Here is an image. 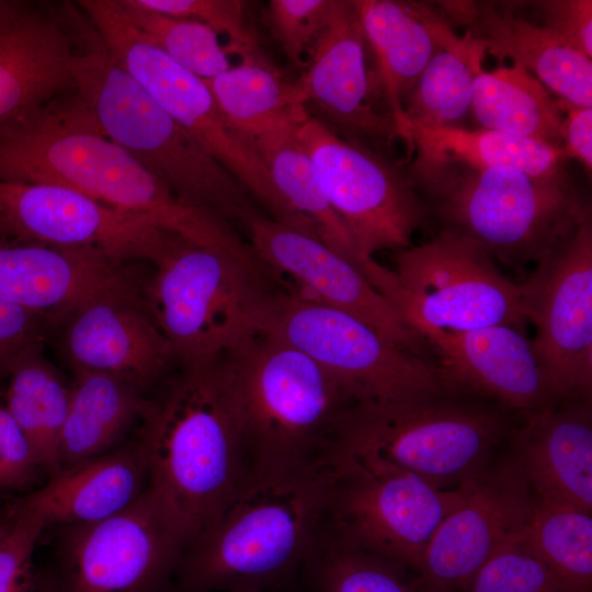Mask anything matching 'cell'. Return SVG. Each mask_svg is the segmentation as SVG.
<instances>
[{
  "mask_svg": "<svg viewBox=\"0 0 592 592\" xmlns=\"http://www.w3.org/2000/svg\"><path fill=\"white\" fill-rule=\"evenodd\" d=\"M147 490L187 546L223 512L251 469L225 354L182 365L140 418Z\"/></svg>",
  "mask_w": 592,
  "mask_h": 592,
  "instance_id": "obj_2",
  "label": "cell"
},
{
  "mask_svg": "<svg viewBox=\"0 0 592 592\" xmlns=\"http://www.w3.org/2000/svg\"><path fill=\"white\" fill-rule=\"evenodd\" d=\"M307 113L277 123L250 140L265 164L278 197L281 216L277 221L320 240L367 278L377 262L361 254L346 226L330 205L311 159L297 138V126Z\"/></svg>",
  "mask_w": 592,
  "mask_h": 592,
  "instance_id": "obj_27",
  "label": "cell"
},
{
  "mask_svg": "<svg viewBox=\"0 0 592 592\" xmlns=\"http://www.w3.org/2000/svg\"><path fill=\"white\" fill-rule=\"evenodd\" d=\"M401 139L411 152L441 161L512 168L533 175L567 171L561 148L487 128L407 124Z\"/></svg>",
  "mask_w": 592,
  "mask_h": 592,
  "instance_id": "obj_31",
  "label": "cell"
},
{
  "mask_svg": "<svg viewBox=\"0 0 592 592\" xmlns=\"http://www.w3.org/2000/svg\"><path fill=\"white\" fill-rule=\"evenodd\" d=\"M297 138L315 167L320 185L366 260L380 250L412 246L428 207L408 169L350 140L309 114Z\"/></svg>",
  "mask_w": 592,
  "mask_h": 592,
  "instance_id": "obj_13",
  "label": "cell"
},
{
  "mask_svg": "<svg viewBox=\"0 0 592 592\" xmlns=\"http://www.w3.org/2000/svg\"><path fill=\"white\" fill-rule=\"evenodd\" d=\"M77 5L111 59L187 130L261 204L273 219L281 206L258 151L227 119L205 80L192 73L128 23L112 0Z\"/></svg>",
  "mask_w": 592,
  "mask_h": 592,
  "instance_id": "obj_12",
  "label": "cell"
},
{
  "mask_svg": "<svg viewBox=\"0 0 592 592\" xmlns=\"http://www.w3.org/2000/svg\"><path fill=\"white\" fill-rule=\"evenodd\" d=\"M147 400L116 377L75 372L67 417L59 441L61 470L110 452L130 424L140 419Z\"/></svg>",
  "mask_w": 592,
  "mask_h": 592,
  "instance_id": "obj_29",
  "label": "cell"
},
{
  "mask_svg": "<svg viewBox=\"0 0 592 592\" xmlns=\"http://www.w3.org/2000/svg\"><path fill=\"white\" fill-rule=\"evenodd\" d=\"M540 19V24L565 43L592 57V1H524Z\"/></svg>",
  "mask_w": 592,
  "mask_h": 592,
  "instance_id": "obj_42",
  "label": "cell"
},
{
  "mask_svg": "<svg viewBox=\"0 0 592 592\" xmlns=\"http://www.w3.org/2000/svg\"><path fill=\"white\" fill-rule=\"evenodd\" d=\"M0 237H7V238H9V237L4 234V231H3L2 227H1V225H0Z\"/></svg>",
  "mask_w": 592,
  "mask_h": 592,
  "instance_id": "obj_47",
  "label": "cell"
},
{
  "mask_svg": "<svg viewBox=\"0 0 592 592\" xmlns=\"http://www.w3.org/2000/svg\"><path fill=\"white\" fill-rule=\"evenodd\" d=\"M563 111L561 148L567 159H573L591 174L592 107L576 106L559 100Z\"/></svg>",
  "mask_w": 592,
  "mask_h": 592,
  "instance_id": "obj_44",
  "label": "cell"
},
{
  "mask_svg": "<svg viewBox=\"0 0 592 592\" xmlns=\"http://www.w3.org/2000/svg\"><path fill=\"white\" fill-rule=\"evenodd\" d=\"M0 224L12 240L91 248L118 264L155 263L170 232L67 187L8 181H0Z\"/></svg>",
  "mask_w": 592,
  "mask_h": 592,
  "instance_id": "obj_18",
  "label": "cell"
},
{
  "mask_svg": "<svg viewBox=\"0 0 592 592\" xmlns=\"http://www.w3.org/2000/svg\"><path fill=\"white\" fill-rule=\"evenodd\" d=\"M64 323L62 349L75 372L110 375L143 391L174 360L132 285L87 301Z\"/></svg>",
  "mask_w": 592,
  "mask_h": 592,
  "instance_id": "obj_20",
  "label": "cell"
},
{
  "mask_svg": "<svg viewBox=\"0 0 592 592\" xmlns=\"http://www.w3.org/2000/svg\"><path fill=\"white\" fill-rule=\"evenodd\" d=\"M145 305L181 365L212 361L255 331L270 275L253 254L170 232Z\"/></svg>",
  "mask_w": 592,
  "mask_h": 592,
  "instance_id": "obj_8",
  "label": "cell"
},
{
  "mask_svg": "<svg viewBox=\"0 0 592 592\" xmlns=\"http://www.w3.org/2000/svg\"><path fill=\"white\" fill-rule=\"evenodd\" d=\"M146 8L158 12L193 20L205 24L228 39V54L241 58L261 55L257 37L246 18L247 2L240 0H137Z\"/></svg>",
  "mask_w": 592,
  "mask_h": 592,
  "instance_id": "obj_40",
  "label": "cell"
},
{
  "mask_svg": "<svg viewBox=\"0 0 592 592\" xmlns=\"http://www.w3.org/2000/svg\"><path fill=\"white\" fill-rule=\"evenodd\" d=\"M433 4L448 24L485 52L521 66L558 100L592 107V62L539 22L517 11L516 1L445 0Z\"/></svg>",
  "mask_w": 592,
  "mask_h": 592,
  "instance_id": "obj_22",
  "label": "cell"
},
{
  "mask_svg": "<svg viewBox=\"0 0 592 592\" xmlns=\"http://www.w3.org/2000/svg\"><path fill=\"white\" fill-rule=\"evenodd\" d=\"M343 0H271L266 20L286 57L304 69Z\"/></svg>",
  "mask_w": 592,
  "mask_h": 592,
  "instance_id": "obj_39",
  "label": "cell"
},
{
  "mask_svg": "<svg viewBox=\"0 0 592 592\" xmlns=\"http://www.w3.org/2000/svg\"><path fill=\"white\" fill-rule=\"evenodd\" d=\"M123 18L175 62L206 80L231 67L219 35L203 23L146 8L137 0H112Z\"/></svg>",
  "mask_w": 592,
  "mask_h": 592,
  "instance_id": "obj_37",
  "label": "cell"
},
{
  "mask_svg": "<svg viewBox=\"0 0 592 592\" xmlns=\"http://www.w3.org/2000/svg\"><path fill=\"white\" fill-rule=\"evenodd\" d=\"M440 13V12H439ZM485 52L442 16L434 52L403 101V127L455 126L471 109L474 81Z\"/></svg>",
  "mask_w": 592,
  "mask_h": 592,
  "instance_id": "obj_32",
  "label": "cell"
},
{
  "mask_svg": "<svg viewBox=\"0 0 592 592\" xmlns=\"http://www.w3.org/2000/svg\"><path fill=\"white\" fill-rule=\"evenodd\" d=\"M470 110L481 128L561 148L560 102L521 66L512 64L491 71L480 66Z\"/></svg>",
  "mask_w": 592,
  "mask_h": 592,
  "instance_id": "obj_30",
  "label": "cell"
},
{
  "mask_svg": "<svg viewBox=\"0 0 592 592\" xmlns=\"http://www.w3.org/2000/svg\"><path fill=\"white\" fill-rule=\"evenodd\" d=\"M252 467L328 463L339 428L357 402L293 345L254 331L225 353Z\"/></svg>",
  "mask_w": 592,
  "mask_h": 592,
  "instance_id": "obj_5",
  "label": "cell"
},
{
  "mask_svg": "<svg viewBox=\"0 0 592 592\" xmlns=\"http://www.w3.org/2000/svg\"><path fill=\"white\" fill-rule=\"evenodd\" d=\"M510 448L538 501L592 514L591 399H557L526 414Z\"/></svg>",
  "mask_w": 592,
  "mask_h": 592,
  "instance_id": "obj_25",
  "label": "cell"
},
{
  "mask_svg": "<svg viewBox=\"0 0 592 592\" xmlns=\"http://www.w3.org/2000/svg\"><path fill=\"white\" fill-rule=\"evenodd\" d=\"M32 592H53L52 588H50V584L48 582V584H45V585H42L39 584V582L36 580V583L34 585V589Z\"/></svg>",
  "mask_w": 592,
  "mask_h": 592,
  "instance_id": "obj_46",
  "label": "cell"
},
{
  "mask_svg": "<svg viewBox=\"0 0 592 592\" xmlns=\"http://www.w3.org/2000/svg\"><path fill=\"white\" fill-rule=\"evenodd\" d=\"M147 483L146 463L135 443L60 470L11 508L35 515L45 527L94 523L129 506Z\"/></svg>",
  "mask_w": 592,
  "mask_h": 592,
  "instance_id": "obj_26",
  "label": "cell"
},
{
  "mask_svg": "<svg viewBox=\"0 0 592 592\" xmlns=\"http://www.w3.org/2000/svg\"><path fill=\"white\" fill-rule=\"evenodd\" d=\"M522 287L534 353L556 399L592 394V217L549 255Z\"/></svg>",
  "mask_w": 592,
  "mask_h": 592,
  "instance_id": "obj_15",
  "label": "cell"
},
{
  "mask_svg": "<svg viewBox=\"0 0 592 592\" xmlns=\"http://www.w3.org/2000/svg\"><path fill=\"white\" fill-rule=\"evenodd\" d=\"M323 530L341 543L419 573L442 520L464 487L443 490L378 458L334 451Z\"/></svg>",
  "mask_w": 592,
  "mask_h": 592,
  "instance_id": "obj_11",
  "label": "cell"
},
{
  "mask_svg": "<svg viewBox=\"0 0 592 592\" xmlns=\"http://www.w3.org/2000/svg\"><path fill=\"white\" fill-rule=\"evenodd\" d=\"M356 9L374 60L377 83L389 106L398 137L403 101L430 60L442 15L424 2L357 0Z\"/></svg>",
  "mask_w": 592,
  "mask_h": 592,
  "instance_id": "obj_28",
  "label": "cell"
},
{
  "mask_svg": "<svg viewBox=\"0 0 592 592\" xmlns=\"http://www.w3.org/2000/svg\"><path fill=\"white\" fill-rule=\"evenodd\" d=\"M75 90L102 132L182 202L226 221L258 213L242 184L111 59L94 29L77 58Z\"/></svg>",
  "mask_w": 592,
  "mask_h": 592,
  "instance_id": "obj_7",
  "label": "cell"
},
{
  "mask_svg": "<svg viewBox=\"0 0 592 592\" xmlns=\"http://www.w3.org/2000/svg\"><path fill=\"white\" fill-rule=\"evenodd\" d=\"M301 577L312 592H428L414 570L350 547L323 528Z\"/></svg>",
  "mask_w": 592,
  "mask_h": 592,
  "instance_id": "obj_35",
  "label": "cell"
},
{
  "mask_svg": "<svg viewBox=\"0 0 592 592\" xmlns=\"http://www.w3.org/2000/svg\"><path fill=\"white\" fill-rule=\"evenodd\" d=\"M11 510L15 521L0 545V592H32L37 580L32 555L45 525L31 513Z\"/></svg>",
  "mask_w": 592,
  "mask_h": 592,
  "instance_id": "obj_41",
  "label": "cell"
},
{
  "mask_svg": "<svg viewBox=\"0 0 592 592\" xmlns=\"http://www.w3.org/2000/svg\"><path fill=\"white\" fill-rule=\"evenodd\" d=\"M525 533L566 592H592L591 513L536 499Z\"/></svg>",
  "mask_w": 592,
  "mask_h": 592,
  "instance_id": "obj_36",
  "label": "cell"
},
{
  "mask_svg": "<svg viewBox=\"0 0 592 592\" xmlns=\"http://www.w3.org/2000/svg\"><path fill=\"white\" fill-rule=\"evenodd\" d=\"M463 592L566 591L535 553L523 530L489 558Z\"/></svg>",
  "mask_w": 592,
  "mask_h": 592,
  "instance_id": "obj_38",
  "label": "cell"
},
{
  "mask_svg": "<svg viewBox=\"0 0 592 592\" xmlns=\"http://www.w3.org/2000/svg\"><path fill=\"white\" fill-rule=\"evenodd\" d=\"M270 592H273V591H270Z\"/></svg>",
  "mask_w": 592,
  "mask_h": 592,
  "instance_id": "obj_48",
  "label": "cell"
},
{
  "mask_svg": "<svg viewBox=\"0 0 592 592\" xmlns=\"http://www.w3.org/2000/svg\"><path fill=\"white\" fill-rule=\"evenodd\" d=\"M536 498L509 447L476 479L435 530L419 571L428 592H463L511 537L525 530Z\"/></svg>",
  "mask_w": 592,
  "mask_h": 592,
  "instance_id": "obj_16",
  "label": "cell"
},
{
  "mask_svg": "<svg viewBox=\"0 0 592 592\" xmlns=\"http://www.w3.org/2000/svg\"><path fill=\"white\" fill-rule=\"evenodd\" d=\"M0 181L67 187L201 246L240 244L226 220L182 202L110 139L75 88L0 124Z\"/></svg>",
  "mask_w": 592,
  "mask_h": 592,
  "instance_id": "obj_1",
  "label": "cell"
},
{
  "mask_svg": "<svg viewBox=\"0 0 592 592\" xmlns=\"http://www.w3.org/2000/svg\"><path fill=\"white\" fill-rule=\"evenodd\" d=\"M255 330L298 349L335 377L357 402H392L453 392L436 362L391 342L342 310L270 289Z\"/></svg>",
  "mask_w": 592,
  "mask_h": 592,
  "instance_id": "obj_10",
  "label": "cell"
},
{
  "mask_svg": "<svg viewBox=\"0 0 592 592\" xmlns=\"http://www.w3.org/2000/svg\"><path fill=\"white\" fill-rule=\"evenodd\" d=\"M444 228L506 265L539 263L591 210L568 171L533 175L504 167L477 168L414 152L408 168Z\"/></svg>",
  "mask_w": 592,
  "mask_h": 592,
  "instance_id": "obj_4",
  "label": "cell"
},
{
  "mask_svg": "<svg viewBox=\"0 0 592 592\" xmlns=\"http://www.w3.org/2000/svg\"><path fill=\"white\" fill-rule=\"evenodd\" d=\"M186 545L149 491L99 522L60 526L53 592H174Z\"/></svg>",
  "mask_w": 592,
  "mask_h": 592,
  "instance_id": "obj_14",
  "label": "cell"
},
{
  "mask_svg": "<svg viewBox=\"0 0 592 592\" xmlns=\"http://www.w3.org/2000/svg\"><path fill=\"white\" fill-rule=\"evenodd\" d=\"M129 285L118 263L91 248L0 238V299L65 321L87 301Z\"/></svg>",
  "mask_w": 592,
  "mask_h": 592,
  "instance_id": "obj_24",
  "label": "cell"
},
{
  "mask_svg": "<svg viewBox=\"0 0 592 592\" xmlns=\"http://www.w3.org/2000/svg\"><path fill=\"white\" fill-rule=\"evenodd\" d=\"M526 414L458 392L356 402L334 451L368 455L443 490L479 477L510 445Z\"/></svg>",
  "mask_w": 592,
  "mask_h": 592,
  "instance_id": "obj_6",
  "label": "cell"
},
{
  "mask_svg": "<svg viewBox=\"0 0 592 592\" xmlns=\"http://www.w3.org/2000/svg\"><path fill=\"white\" fill-rule=\"evenodd\" d=\"M248 243L285 289L369 325L400 348L429 360L428 342L408 327L363 273L320 240L259 212L243 224Z\"/></svg>",
  "mask_w": 592,
  "mask_h": 592,
  "instance_id": "obj_17",
  "label": "cell"
},
{
  "mask_svg": "<svg viewBox=\"0 0 592 592\" xmlns=\"http://www.w3.org/2000/svg\"><path fill=\"white\" fill-rule=\"evenodd\" d=\"M366 48L356 3L343 0L294 86L305 107L318 109L326 125L377 151L399 137L392 116L375 107Z\"/></svg>",
  "mask_w": 592,
  "mask_h": 592,
  "instance_id": "obj_19",
  "label": "cell"
},
{
  "mask_svg": "<svg viewBox=\"0 0 592 592\" xmlns=\"http://www.w3.org/2000/svg\"><path fill=\"white\" fill-rule=\"evenodd\" d=\"M8 376L3 405L26 436L38 467L52 477L61 470L59 441L69 387L43 357L41 344L29 348Z\"/></svg>",
  "mask_w": 592,
  "mask_h": 592,
  "instance_id": "obj_33",
  "label": "cell"
},
{
  "mask_svg": "<svg viewBox=\"0 0 592 592\" xmlns=\"http://www.w3.org/2000/svg\"><path fill=\"white\" fill-rule=\"evenodd\" d=\"M24 4L21 1L0 0V30L21 11Z\"/></svg>",
  "mask_w": 592,
  "mask_h": 592,
  "instance_id": "obj_45",
  "label": "cell"
},
{
  "mask_svg": "<svg viewBox=\"0 0 592 592\" xmlns=\"http://www.w3.org/2000/svg\"><path fill=\"white\" fill-rule=\"evenodd\" d=\"M329 464L252 467L184 549L174 592H280L301 577L323 528Z\"/></svg>",
  "mask_w": 592,
  "mask_h": 592,
  "instance_id": "obj_3",
  "label": "cell"
},
{
  "mask_svg": "<svg viewBox=\"0 0 592 592\" xmlns=\"http://www.w3.org/2000/svg\"><path fill=\"white\" fill-rule=\"evenodd\" d=\"M394 261V270L382 265L372 285L420 335L493 325L523 331L521 284L466 237L443 228L429 242L396 251Z\"/></svg>",
  "mask_w": 592,
  "mask_h": 592,
  "instance_id": "obj_9",
  "label": "cell"
},
{
  "mask_svg": "<svg viewBox=\"0 0 592 592\" xmlns=\"http://www.w3.org/2000/svg\"><path fill=\"white\" fill-rule=\"evenodd\" d=\"M87 33L66 5L29 3L0 30V124L75 88Z\"/></svg>",
  "mask_w": 592,
  "mask_h": 592,
  "instance_id": "obj_23",
  "label": "cell"
},
{
  "mask_svg": "<svg viewBox=\"0 0 592 592\" xmlns=\"http://www.w3.org/2000/svg\"><path fill=\"white\" fill-rule=\"evenodd\" d=\"M46 321L36 311L0 299V377L9 375L29 348L41 344Z\"/></svg>",
  "mask_w": 592,
  "mask_h": 592,
  "instance_id": "obj_43",
  "label": "cell"
},
{
  "mask_svg": "<svg viewBox=\"0 0 592 592\" xmlns=\"http://www.w3.org/2000/svg\"><path fill=\"white\" fill-rule=\"evenodd\" d=\"M205 82L227 119L248 141L307 111L294 83L284 81L263 54L243 57Z\"/></svg>",
  "mask_w": 592,
  "mask_h": 592,
  "instance_id": "obj_34",
  "label": "cell"
},
{
  "mask_svg": "<svg viewBox=\"0 0 592 592\" xmlns=\"http://www.w3.org/2000/svg\"><path fill=\"white\" fill-rule=\"evenodd\" d=\"M437 356L444 382L465 394L528 414L557 400L523 331L493 325L423 335Z\"/></svg>",
  "mask_w": 592,
  "mask_h": 592,
  "instance_id": "obj_21",
  "label": "cell"
}]
</instances>
